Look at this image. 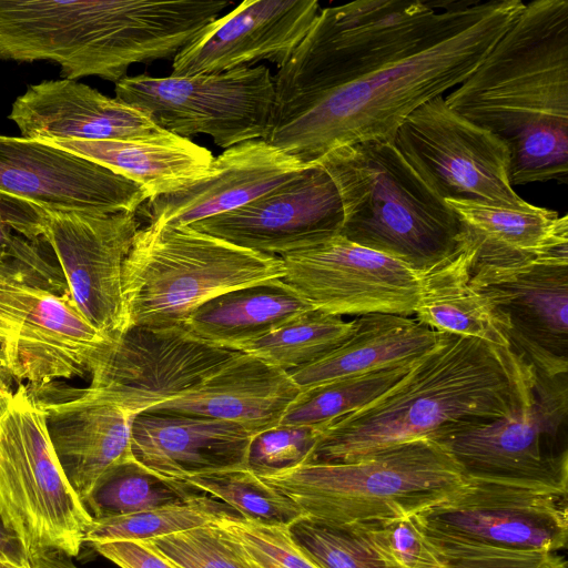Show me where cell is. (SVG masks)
<instances>
[{
	"label": "cell",
	"instance_id": "cell-36",
	"mask_svg": "<svg viewBox=\"0 0 568 568\" xmlns=\"http://www.w3.org/2000/svg\"><path fill=\"white\" fill-rule=\"evenodd\" d=\"M295 544L320 568H393L355 527L306 515L288 526Z\"/></svg>",
	"mask_w": 568,
	"mask_h": 568
},
{
	"label": "cell",
	"instance_id": "cell-10",
	"mask_svg": "<svg viewBox=\"0 0 568 568\" xmlns=\"http://www.w3.org/2000/svg\"><path fill=\"white\" fill-rule=\"evenodd\" d=\"M114 92L161 129L183 138L205 134L224 150L264 140L275 106L274 80L265 65L192 77L126 75Z\"/></svg>",
	"mask_w": 568,
	"mask_h": 568
},
{
	"label": "cell",
	"instance_id": "cell-6",
	"mask_svg": "<svg viewBox=\"0 0 568 568\" xmlns=\"http://www.w3.org/2000/svg\"><path fill=\"white\" fill-rule=\"evenodd\" d=\"M260 478L292 498L304 515L339 525L417 514L467 480L450 453L430 438L348 463L305 464Z\"/></svg>",
	"mask_w": 568,
	"mask_h": 568
},
{
	"label": "cell",
	"instance_id": "cell-12",
	"mask_svg": "<svg viewBox=\"0 0 568 568\" xmlns=\"http://www.w3.org/2000/svg\"><path fill=\"white\" fill-rule=\"evenodd\" d=\"M240 353L184 324L130 325L102 348L84 390L135 416L201 385Z\"/></svg>",
	"mask_w": 568,
	"mask_h": 568
},
{
	"label": "cell",
	"instance_id": "cell-23",
	"mask_svg": "<svg viewBox=\"0 0 568 568\" xmlns=\"http://www.w3.org/2000/svg\"><path fill=\"white\" fill-rule=\"evenodd\" d=\"M59 397L34 396L47 432L70 485L84 504L101 476L133 456V415L90 396L84 388H58ZM30 389V388H29Z\"/></svg>",
	"mask_w": 568,
	"mask_h": 568
},
{
	"label": "cell",
	"instance_id": "cell-9",
	"mask_svg": "<svg viewBox=\"0 0 568 568\" xmlns=\"http://www.w3.org/2000/svg\"><path fill=\"white\" fill-rule=\"evenodd\" d=\"M567 375L536 371L510 417L454 426L437 436L466 477L568 494Z\"/></svg>",
	"mask_w": 568,
	"mask_h": 568
},
{
	"label": "cell",
	"instance_id": "cell-13",
	"mask_svg": "<svg viewBox=\"0 0 568 568\" xmlns=\"http://www.w3.org/2000/svg\"><path fill=\"white\" fill-rule=\"evenodd\" d=\"M393 144L442 200H470L526 207L510 181L508 146L452 110L443 95L412 112Z\"/></svg>",
	"mask_w": 568,
	"mask_h": 568
},
{
	"label": "cell",
	"instance_id": "cell-26",
	"mask_svg": "<svg viewBox=\"0 0 568 568\" xmlns=\"http://www.w3.org/2000/svg\"><path fill=\"white\" fill-rule=\"evenodd\" d=\"M440 333L408 316L371 313L354 320L349 337L304 367L288 372L301 392L342 378L413 363Z\"/></svg>",
	"mask_w": 568,
	"mask_h": 568
},
{
	"label": "cell",
	"instance_id": "cell-20",
	"mask_svg": "<svg viewBox=\"0 0 568 568\" xmlns=\"http://www.w3.org/2000/svg\"><path fill=\"white\" fill-rule=\"evenodd\" d=\"M110 338L79 313L69 291L58 294L29 284L24 317L3 348L4 367L28 386L91 375Z\"/></svg>",
	"mask_w": 568,
	"mask_h": 568
},
{
	"label": "cell",
	"instance_id": "cell-3",
	"mask_svg": "<svg viewBox=\"0 0 568 568\" xmlns=\"http://www.w3.org/2000/svg\"><path fill=\"white\" fill-rule=\"evenodd\" d=\"M535 374L511 348L440 333L385 393L323 427L306 464L348 463L457 425L510 417Z\"/></svg>",
	"mask_w": 568,
	"mask_h": 568
},
{
	"label": "cell",
	"instance_id": "cell-5",
	"mask_svg": "<svg viewBox=\"0 0 568 568\" xmlns=\"http://www.w3.org/2000/svg\"><path fill=\"white\" fill-rule=\"evenodd\" d=\"M339 194V234L426 273L465 247L462 224L390 142L336 149L316 163Z\"/></svg>",
	"mask_w": 568,
	"mask_h": 568
},
{
	"label": "cell",
	"instance_id": "cell-11",
	"mask_svg": "<svg viewBox=\"0 0 568 568\" xmlns=\"http://www.w3.org/2000/svg\"><path fill=\"white\" fill-rule=\"evenodd\" d=\"M138 225L135 213L61 212L23 205L22 236L37 245H50L75 308L108 337L126 327L122 272Z\"/></svg>",
	"mask_w": 568,
	"mask_h": 568
},
{
	"label": "cell",
	"instance_id": "cell-43",
	"mask_svg": "<svg viewBox=\"0 0 568 568\" xmlns=\"http://www.w3.org/2000/svg\"><path fill=\"white\" fill-rule=\"evenodd\" d=\"M28 561L32 568H79L71 557L54 550L36 554Z\"/></svg>",
	"mask_w": 568,
	"mask_h": 568
},
{
	"label": "cell",
	"instance_id": "cell-40",
	"mask_svg": "<svg viewBox=\"0 0 568 568\" xmlns=\"http://www.w3.org/2000/svg\"><path fill=\"white\" fill-rule=\"evenodd\" d=\"M217 525L260 568H320L295 544L286 526L265 525L240 516L222 519Z\"/></svg>",
	"mask_w": 568,
	"mask_h": 568
},
{
	"label": "cell",
	"instance_id": "cell-17",
	"mask_svg": "<svg viewBox=\"0 0 568 568\" xmlns=\"http://www.w3.org/2000/svg\"><path fill=\"white\" fill-rule=\"evenodd\" d=\"M0 196L39 207L135 213L149 197L135 182L40 140L0 135Z\"/></svg>",
	"mask_w": 568,
	"mask_h": 568
},
{
	"label": "cell",
	"instance_id": "cell-16",
	"mask_svg": "<svg viewBox=\"0 0 568 568\" xmlns=\"http://www.w3.org/2000/svg\"><path fill=\"white\" fill-rule=\"evenodd\" d=\"M568 494L467 477L415 514L429 532L489 546L557 551L568 541Z\"/></svg>",
	"mask_w": 568,
	"mask_h": 568
},
{
	"label": "cell",
	"instance_id": "cell-47",
	"mask_svg": "<svg viewBox=\"0 0 568 568\" xmlns=\"http://www.w3.org/2000/svg\"><path fill=\"white\" fill-rule=\"evenodd\" d=\"M4 377H9L7 374L4 364L0 361V390L8 388L9 386L4 383Z\"/></svg>",
	"mask_w": 568,
	"mask_h": 568
},
{
	"label": "cell",
	"instance_id": "cell-41",
	"mask_svg": "<svg viewBox=\"0 0 568 568\" xmlns=\"http://www.w3.org/2000/svg\"><path fill=\"white\" fill-rule=\"evenodd\" d=\"M425 532L439 550L445 568H567L556 551L496 547Z\"/></svg>",
	"mask_w": 568,
	"mask_h": 568
},
{
	"label": "cell",
	"instance_id": "cell-18",
	"mask_svg": "<svg viewBox=\"0 0 568 568\" xmlns=\"http://www.w3.org/2000/svg\"><path fill=\"white\" fill-rule=\"evenodd\" d=\"M343 210L337 189L320 164L227 213L189 225L250 251L284 256L339 233Z\"/></svg>",
	"mask_w": 568,
	"mask_h": 568
},
{
	"label": "cell",
	"instance_id": "cell-44",
	"mask_svg": "<svg viewBox=\"0 0 568 568\" xmlns=\"http://www.w3.org/2000/svg\"><path fill=\"white\" fill-rule=\"evenodd\" d=\"M0 557L10 559L18 564L28 561L19 541L12 536L0 521Z\"/></svg>",
	"mask_w": 568,
	"mask_h": 568
},
{
	"label": "cell",
	"instance_id": "cell-30",
	"mask_svg": "<svg viewBox=\"0 0 568 568\" xmlns=\"http://www.w3.org/2000/svg\"><path fill=\"white\" fill-rule=\"evenodd\" d=\"M471 261L473 252L465 244L454 257L423 274L416 321L438 333L510 348L488 303L469 284Z\"/></svg>",
	"mask_w": 568,
	"mask_h": 568
},
{
	"label": "cell",
	"instance_id": "cell-32",
	"mask_svg": "<svg viewBox=\"0 0 568 568\" xmlns=\"http://www.w3.org/2000/svg\"><path fill=\"white\" fill-rule=\"evenodd\" d=\"M354 329V321L320 310L307 311L237 351L254 355L288 373L323 357Z\"/></svg>",
	"mask_w": 568,
	"mask_h": 568
},
{
	"label": "cell",
	"instance_id": "cell-25",
	"mask_svg": "<svg viewBox=\"0 0 568 568\" xmlns=\"http://www.w3.org/2000/svg\"><path fill=\"white\" fill-rule=\"evenodd\" d=\"M300 393L288 373L241 352L201 385L149 410L230 422L256 435L280 425Z\"/></svg>",
	"mask_w": 568,
	"mask_h": 568
},
{
	"label": "cell",
	"instance_id": "cell-42",
	"mask_svg": "<svg viewBox=\"0 0 568 568\" xmlns=\"http://www.w3.org/2000/svg\"><path fill=\"white\" fill-rule=\"evenodd\" d=\"M92 547L120 568H181L146 541H108L94 544Z\"/></svg>",
	"mask_w": 568,
	"mask_h": 568
},
{
	"label": "cell",
	"instance_id": "cell-31",
	"mask_svg": "<svg viewBox=\"0 0 568 568\" xmlns=\"http://www.w3.org/2000/svg\"><path fill=\"white\" fill-rule=\"evenodd\" d=\"M204 495L185 480L154 473L131 456L101 476L84 506L93 519H100L182 504Z\"/></svg>",
	"mask_w": 568,
	"mask_h": 568
},
{
	"label": "cell",
	"instance_id": "cell-39",
	"mask_svg": "<svg viewBox=\"0 0 568 568\" xmlns=\"http://www.w3.org/2000/svg\"><path fill=\"white\" fill-rule=\"evenodd\" d=\"M322 427L277 425L251 439L246 468L258 477L294 469L307 463Z\"/></svg>",
	"mask_w": 568,
	"mask_h": 568
},
{
	"label": "cell",
	"instance_id": "cell-8",
	"mask_svg": "<svg viewBox=\"0 0 568 568\" xmlns=\"http://www.w3.org/2000/svg\"><path fill=\"white\" fill-rule=\"evenodd\" d=\"M93 517L65 477L44 416L26 384L0 390V521L27 559L77 557Z\"/></svg>",
	"mask_w": 568,
	"mask_h": 568
},
{
	"label": "cell",
	"instance_id": "cell-7",
	"mask_svg": "<svg viewBox=\"0 0 568 568\" xmlns=\"http://www.w3.org/2000/svg\"><path fill=\"white\" fill-rule=\"evenodd\" d=\"M282 276L280 256L190 226L150 223L138 230L123 264L126 327L184 324L196 307L222 293Z\"/></svg>",
	"mask_w": 568,
	"mask_h": 568
},
{
	"label": "cell",
	"instance_id": "cell-33",
	"mask_svg": "<svg viewBox=\"0 0 568 568\" xmlns=\"http://www.w3.org/2000/svg\"><path fill=\"white\" fill-rule=\"evenodd\" d=\"M239 516L225 503L204 495L182 504L93 519L85 532L84 542L146 541Z\"/></svg>",
	"mask_w": 568,
	"mask_h": 568
},
{
	"label": "cell",
	"instance_id": "cell-4",
	"mask_svg": "<svg viewBox=\"0 0 568 568\" xmlns=\"http://www.w3.org/2000/svg\"><path fill=\"white\" fill-rule=\"evenodd\" d=\"M230 4L219 0H0V60L49 61L62 79L118 82L173 59Z\"/></svg>",
	"mask_w": 568,
	"mask_h": 568
},
{
	"label": "cell",
	"instance_id": "cell-29",
	"mask_svg": "<svg viewBox=\"0 0 568 568\" xmlns=\"http://www.w3.org/2000/svg\"><path fill=\"white\" fill-rule=\"evenodd\" d=\"M313 310L280 278L222 293L196 307L185 320L195 336L237 351Z\"/></svg>",
	"mask_w": 568,
	"mask_h": 568
},
{
	"label": "cell",
	"instance_id": "cell-45",
	"mask_svg": "<svg viewBox=\"0 0 568 568\" xmlns=\"http://www.w3.org/2000/svg\"><path fill=\"white\" fill-rule=\"evenodd\" d=\"M19 274H26V275L30 276L38 285H40V283L26 268H23L19 264L9 262V261H4V260H0V281L11 277V276H14V275H19ZM0 361L4 364V356H3L2 348H1V341H0Z\"/></svg>",
	"mask_w": 568,
	"mask_h": 568
},
{
	"label": "cell",
	"instance_id": "cell-34",
	"mask_svg": "<svg viewBox=\"0 0 568 568\" xmlns=\"http://www.w3.org/2000/svg\"><path fill=\"white\" fill-rule=\"evenodd\" d=\"M413 363L342 378L302 390L290 405L280 424L323 428L333 420L358 410L385 393L408 372Z\"/></svg>",
	"mask_w": 568,
	"mask_h": 568
},
{
	"label": "cell",
	"instance_id": "cell-38",
	"mask_svg": "<svg viewBox=\"0 0 568 568\" xmlns=\"http://www.w3.org/2000/svg\"><path fill=\"white\" fill-rule=\"evenodd\" d=\"M351 526L359 530L393 568H445L439 550L415 514Z\"/></svg>",
	"mask_w": 568,
	"mask_h": 568
},
{
	"label": "cell",
	"instance_id": "cell-37",
	"mask_svg": "<svg viewBox=\"0 0 568 568\" xmlns=\"http://www.w3.org/2000/svg\"><path fill=\"white\" fill-rule=\"evenodd\" d=\"M181 568H260L217 524L146 540Z\"/></svg>",
	"mask_w": 568,
	"mask_h": 568
},
{
	"label": "cell",
	"instance_id": "cell-46",
	"mask_svg": "<svg viewBox=\"0 0 568 568\" xmlns=\"http://www.w3.org/2000/svg\"><path fill=\"white\" fill-rule=\"evenodd\" d=\"M0 568H32L30 562L18 564L10 559L0 557Z\"/></svg>",
	"mask_w": 568,
	"mask_h": 568
},
{
	"label": "cell",
	"instance_id": "cell-1",
	"mask_svg": "<svg viewBox=\"0 0 568 568\" xmlns=\"http://www.w3.org/2000/svg\"><path fill=\"white\" fill-rule=\"evenodd\" d=\"M524 6L361 0L321 9L273 77L264 141L305 165L343 146L393 143L412 112L473 73Z\"/></svg>",
	"mask_w": 568,
	"mask_h": 568
},
{
	"label": "cell",
	"instance_id": "cell-22",
	"mask_svg": "<svg viewBox=\"0 0 568 568\" xmlns=\"http://www.w3.org/2000/svg\"><path fill=\"white\" fill-rule=\"evenodd\" d=\"M8 118L32 140H133L166 132L141 110L68 79L28 85Z\"/></svg>",
	"mask_w": 568,
	"mask_h": 568
},
{
	"label": "cell",
	"instance_id": "cell-21",
	"mask_svg": "<svg viewBox=\"0 0 568 568\" xmlns=\"http://www.w3.org/2000/svg\"><path fill=\"white\" fill-rule=\"evenodd\" d=\"M306 166L258 139L225 149L205 173L179 191L148 200L150 223L189 226L227 213L293 179Z\"/></svg>",
	"mask_w": 568,
	"mask_h": 568
},
{
	"label": "cell",
	"instance_id": "cell-27",
	"mask_svg": "<svg viewBox=\"0 0 568 568\" xmlns=\"http://www.w3.org/2000/svg\"><path fill=\"white\" fill-rule=\"evenodd\" d=\"M40 141L81 155L125 176L139 184L149 200L184 189L205 173L214 158L206 148L168 131L133 140Z\"/></svg>",
	"mask_w": 568,
	"mask_h": 568
},
{
	"label": "cell",
	"instance_id": "cell-2",
	"mask_svg": "<svg viewBox=\"0 0 568 568\" xmlns=\"http://www.w3.org/2000/svg\"><path fill=\"white\" fill-rule=\"evenodd\" d=\"M447 105L509 149L511 185L568 173V1L525 3Z\"/></svg>",
	"mask_w": 568,
	"mask_h": 568
},
{
	"label": "cell",
	"instance_id": "cell-28",
	"mask_svg": "<svg viewBox=\"0 0 568 568\" xmlns=\"http://www.w3.org/2000/svg\"><path fill=\"white\" fill-rule=\"evenodd\" d=\"M458 217L473 264L508 265L568 243V217L535 206L511 207L470 200H445Z\"/></svg>",
	"mask_w": 568,
	"mask_h": 568
},
{
	"label": "cell",
	"instance_id": "cell-14",
	"mask_svg": "<svg viewBox=\"0 0 568 568\" xmlns=\"http://www.w3.org/2000/svg\"><path fill=\"white\" fill-rule=\"evenodd\" d=\"M470 286L510 348L548 377L568 371V243L508 265H470Z\"/></svg>",
	"mask_w": 568,
	"mask_h": 568
},
{
	"label": "cell",
	"instance_id": "cell-35",
	"mask_svg": "<svg viewBox=\"0 0 568 568\" xmlns=\"http://www.w3.org/2000/svg\"><path fill=\"white\" fill-rule=\"evenodd\" d=\"M183 480L225 503L247 520L288 527L304 516L292 498L247 468L200 474Z\"/></svg>",
	"mask_w": 568,
	"mask_h": 568
},
{
	"label": "cell",
	"instance_id": "cell-19",
	"mask_svg": "<svg viewBox=\"0 0 568 568\" xmlns=\"http://www.w3.org/2000/svg\"><path fill=\"white\" fill-rule=\"evenodd\" d=\"M321 11L316 0H246L209 23L173 58V77L229 71L267 60L283 67Z\"/></svg>",
	"mask_w": 568,
	"mask_h": 568
},
{
	"label": "cell",
	"instance_id": "cell-24",
	"mask_svg": "<svg viewBox=\"0 0 568 568\" xmlns=\"http://www.w3.org/2000/svg\"><path fill=\"white\" fill-rule=\"evenodd\" d=\"M254 435L220 419L165 410L136 414L131 425V452L162 476H190L246 468Z\"/></svg>",
	"mask_w": 568,
	"mask_h": 568
},
{
	"label": "cell",
	"instance_id": "cell-15",
	"mask_svg": "<svg viewBox=\"0 0 568 568\" xmlns=\"http://www.w3.org/2000/svg\"><path fill=\"white\" fill-rule=\"evenodd\" d=\"M281 260L280 280L328 314L408 316L420 298L423 273L339 233Z\"/></svg>",
	"mask_w": 568,
	"mask_h": 568
}]
</instances>
